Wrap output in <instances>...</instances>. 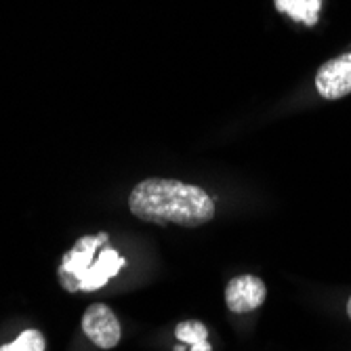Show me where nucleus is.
Returning <instances> with one entry per match:
<instances>
[{
  "label": "nucleus",
  "instance_id": "nucleus-6",
  "mask_svg": "<svg viewBox=\"0 0 351 351\" xmlns=\"http://www.w3.org/2000/svg\"><path fill=\"white\" fill-rule=\"evenodd\" d=\"M124 259L114 250V248H104L99 252V257L93 261V265L86 269V274L80 280V291H97L101 286L108 284L110 278H114L122 267Z\"/></svg>",
  "mask_w": 351,
  "mask_h": 351
},
{
  "label": "nucleus",
  "instance_id": "nucleus-10",
  "mask_svg": "<svg viewBox=\"0 0 351 351\" xmlns=\"http://www.w3.org/2000/svg\"><path fill=\"white\" fill-rule=\"evenodd\" d=\"M274 3H276V9L280 13H286V9H289V5L293 3V0H274Z\"/></svg>",
  "mask_w": 351,
  "mask_h": 351
},
{
  "label": "nucleus",
  "instance_id": "nucleus-8",
  "mask_svg": "<svg viewBox=\"0 0 351 351\" xmlns=\"http://www.w3.org/2000/svg\"><path fill=\"white\" fill-rule=\"evenodd\" d=\"M320 7H322V0H293L289 9H286V15L293 17L295 21L315 25L317 15H320Z\"/></svg>",
  "mask_w": 351,
  "mask_h": 351
},
{
  "label": "nucleus",
  "instance_id": "nucleus-7",
  "mask_svg": "<svg viewBox=\"0 0 351 351\" xmlns=\"http://www.w3.org/2000/svg\"><path fill=\"white\" fill-rule=\"evenodd\" d=\"M177 339L191 345V351H213V347L208 345L206 337H208V330L202 322H196V320H187V322H181L175 330Z\"/></svg>",
  "mask_w": 351,
  "mask_h": 351
},
{
  "label": "nucleus",
  "instance_id": "nucleus-3",
  "mask_svg": "<svg viewBox=\"0 0 351 351\" xmlns=\"http://www.w3.org/2000/svg\"><path fill=\"white\" fill-rule=\"evenodd\" d=\"M82 330L101 349H112L120 343V322L116 313L104 303H95L84 311Z\"/></svg>",
  "mask_w": 351,
  "mask_h": 351
},
{
  "label": "nucleus",
  "instance_id": "nucleus-9",
  "mask_svg": "<svg viewBox=\"0 0 351 351\" xmlns=\"http://www.w3.org/2000/svg\"><path fill=\"white\" fill-rule=\"evenodd\" d=\"M0 351H45V337L38 330H25L13 343L0 347Z\"/></svg>",
  "mask_w": 351,
  "mask_h": 351
},
{
  "label": "nucleus",
  "instance_id": "nucleus-2",
  "mask_svg": "<svg viewBox=\"0 0 351 351\" xmlns=\"http://www.w3.org/2000/svg\"><path fill=\"white\" fill-rule=\"evenodd\" d=\"M108 242V234L99 236H84L80 238L70 252L63 254V261L59 265V280L61 286L70 293L80 291V280L86 274V269L95 261V252Z\"/></svg>",
  "mask_w": 351,
  "mask_h": 351
},
{
  "label": "nucleus",
  "instance_id": "nucleus-4",
  "mask_svg": "<svg viewBox=\"0 0 351 351\" xmlns=\"http://www.w3.org/2000/svg\"><path fill=\"white\" fill-rule=\"evenodd\" d=\"M315 88L324 99H341L351 93V53L339 55L317 70Z\"/></svg>",
  "mask_w": 351,
  "mask_h": 351
},
{
  "label": "nucleus",
  "instance_id": "nucleus-11",
  "mask_svg": "<svg viewBox=\"0 0 351 351\" xmlns=\"http://www.w3.org/2000/svg\"><path fill=\"white\" fill-rule=\"evenodd\" d=\"M347 315L351 317V297H349V301H347Z\"/></svg>",
  "mask_w": 351,
  "mask_h": 351
},
{
  "label": "nucleus",
  "instance_id": "nucleus-1",
  "mask_svg": "<svg viewBox=\"0 0 351 351\" xmlns=\"http://www.w3.org/2000/svg\"><path fill=\"white\" fill-rule=\"evenodd\" d=\"M129 208L135 217L167 226L198 228L215 217V202L202 187L177 179L152 177L141 181L129 196Z\"/></svg>",
  "mask_w": 351,
  "mask_h": 351
},
{
  "label": "nucleus",
  "instance_id": "nucleus-5",
  "mask_svg": "<svg viewBox=\"0 0 351 351\" xmlns=\"http://www.w3.org/2000/svg\"><path fill=\"white\" fill-rule=\"evenodd\" d=\"M267 289L257 276H238L226 289V303L234 313H246L263 305Z\"/></svg>",
  "mask_w": 351,
  "mask_h": 351
}]
</instances>
